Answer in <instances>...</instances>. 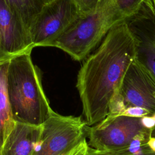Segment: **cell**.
Wrapping results in <instances>:
<instances>
[{"label":"cell","mask_w":155,"mask_h":155,"mask_svg":"<svg viewBox=\"0 0 155 155\" xmlns=\"http://www.w3.org/2000/svg\"><path fill=\"white\" fill-rule=\"evenodd\" d=\"M136 41L124 21L108 32L97 48L84 60L76 88L87 125H94L110 113L111 102L136 57Z\"/></svg>","instance_id":"obj_1"},{"label":"cell","mask_w":155,"mask_h":155,"mask_svg":"<svg viewBox=\"0 0 155 155\" xmlns=\"http://www.w3.org/2000/svg\"><path fill=\"white\" fill-rule=\"evenodd\" d=\"M31 51L9 60L7 93L16 122L41 126L53 110L44 92L39 70L32 62Z\"/></svg>","instance_id":"obj_2"},{"label":"cell","mask_w":155,"mask_h":155,"mask_svg":"<svg viewBox=\"0 0 155 155\" xmlns=\"http://www.w3.org/2000/svg\"><path fill=\"white\" fill-rule=\"evenodd\" d=\"M126 19L115 0H102L90 13L82 15L52 44L77 61L84 60L113 27Z\"/></svg>","instance_id":"obj_3"},{"label":"cell","mask_w":155,"mask_h":155,"mask_svg":"<svg viewBox=\"0 0 155 155\" xmlns=\"http://www.w3.org/2000/svg\"><path fill=\"white\" fill-rule=\"evenodd\" d=\"M87 124L81 117L62 116L54 111L41 125V134L33 155H71L87 139Z\"/></svg>","instance_id":"obj_4"},{"label":"cell","mask_w":155,"mask_h":155,"mask_svg":"<svg viewBox=\"0 0 155 155\" xmlns=\"http://www.w3.org/2000/svg\"><path fill=\"white\" fill-rule=\"evenodd\" d=\"M143 119L110 113L99 122L87 127V143L89 147L101 151L121 148L136 135L150 127L146 125Z\"/></svg>","instance_id":"obj_5"},{"label":"cell","mask_w":155,"mask_h":155,"mask_svg":"<svg viewBox=\"0 0 155 155\" xmlns=\"http://www.w3.org/2000/svg\"><path fill=\"white\" fill-rule=\"evenodd\" d=\"M81 16L73 0H53L45 4L29 29L34 47H51Z\"/></svg>","instance_id":"obj_6"},{"label":"cell","mask_w":155,"mask_h":155,"mask_svg":"<svg viewBox=\"0 0 155 155\" xmlns=\"http://www.w3.org/2000/svg\"><path fill=\"white\" fill-rule=\"evenodd\" d=\"M116 95L124 108L140 107L155 116V77L136 57L129 65Z\"/></svg>","instance_id":"obj_7"},{"label":"cell","mask_w":155,"mask_h":155,"mask_svg":"<svg viewBox=\"0 0 155 155\" xmlns=\"http://www.w3.org/2000/svg\"><path fill=\"white\" fill-rule=\"evenodd\" d=\"M33 48L29 32L18 15L5 0H0V62Z\"/></svg>","instance_id":"obj_8"},{"label":"cell","mask_w":155,"mask_h":155,"mask_svg":"<svg viewBox=\"0 0 155 155\" xmlns=\"http://www.w3.org/2000/svg\"><path fill=\"white\" fill-rule=\"evenodd\" d=\"M125 21L136 41V58L155 77V15L152 5L144 2Z\"/></svg>","instance_id":"obj_9"},{"label":"cell","mask_w":155,"mask_h":155,"mask_svg":"<svg viewBox=\"0 0 155 155\" xmlns=\"http://www.w3.org/2000/svg\"><path fill=\"white\" fill-rule=\"evenodd\" d=\"M41 130V125L16 122L3 143L0 155H33Z\"/></svg>","instance_id":"obj_10"},{"label":"cell","mask_w":155,"mask_h":155,"mask_svg":"<svg viewBox=\"0 0 155 155\" xmlns=\"http://www.w3.org/2000/svg\"><path fill=\"white\" fill-rule=\"evenodd\" d=\"M9 60L0 62V151L15 124L7 93V74Z\"/></svg>","instance_id":"obj_11"},{"label":"cell","mask_w":155,"mask_h":155,"mask_svg":"<svg viewBox=\"0 0 155 155\" xmlns=\"http://www.w3.org/2000/svg\"><path fill=\"white\" fill-rule=\"evenodd\" d=\"M5 1L18 15L28 32L30 27L45 5L42 0H5Z\"/></svg>","instance_id":"obj_12"},{"label":"cell","mask_w":155,"mask_h":155,"mask_svg":"<svg viewBox=\"0 0 155 155\" xmlns=\"http://www.w3.org/2000/svg\"><path fill=\"white\" fill-rule=\"evenodd\" d=\"M151 132V127L136 135L125 147L108 152L113 155H155L149 143Z\"/></svg>","instance_id":"obj_13"},{"label":"cell","mask_w":155,"mask_h":155,"mask_svg":"<svg viewBox=\"0 0 155 155\" xmlns=\"http://www.w3.org/2000/svg\"><path fill=\"white\" fill-rule=\"evenodd\" d=\"M116 5L127 19L135 15L141 8L146 0H115Z\"/></svg>","instance_id":"obj_14"},{"label":"cell","mask_w":155,"mask_h":155,"mask_svg":"<svg viewBox=\"0 0 155 155\" xmlns=\"http://www.w3.org/2000/svg\"><path fill=\"white\" fill-rule=\"evenodd\" d=\"M81 15L93 12L102 0H73Z\"/></svg>","instance_id":"obj_15"},{"label":"cell","mask_w":155,"mask_h":155,"mask_svg":"<svg viewBox=\"0 0 155 155\" xmlns=\"http://www.w3.org/2000/svg\"><path fill=\"white\" fill-rule=\"evenodd\" d=\"M119 114L136 117H152L153 116L149 111L140 107H128L119 113Z\"/></svg>","instance_id":"obj_16"},{"label":"cell","mask_w":155,"mask_h":155,"mask_svg":"<svg viewBox=\"0 0 155 155\" xmlns=\"http://www.w3.org/2000/svg\"><path fill=\"white\" fill-rule=\"evenodd\" d=\"M88 145L87 143V139L84 140L75 150L71 155H86Z\"/></svg>","instance_id":"obj_17"},{"label":"cell","mask_w":155,"mask_h":155,"mask_svg":"<svg viewBox=\"0 0 155 155\" xmlns=\"http://www.w3.org/2000/svg\"><path fill=\"white\" fill-rule=\"evenodd\" d=\"M86 155H113L108 151L96 150L88 146Z\"/></svg>","instance_id":"obj_18"},{"label":"cell","mask_w":155,"mask_h":155,"mask_svg":"<svg viewBox=\"0 0 155 155\" xmlns=\"http://www.w3.org/2000/svg\"><path fill=\"white\" fill-rule=\"evenodd\" d=\"M151 136L152 137H155V124L151 127Z\"/></svg>","instance_id":"obj_19"},{"label":"cell","mask_w":155,"mask_h":155,"mask_svg":"<svg viewBox=\"0 0 155 155\" xmlns=\"http://www.w3.org/2000/svg\"><path fill=\"white\" fill-rule=\"evenodd\" d=\"M151 3H152V6H153V10L154 12V13L155 15V0H151Z\"/></svg>","instance_id":"obj_20"},{"label":"cell","mask_w":155,"mask_h":155,"mask_svg":"<svg viewBox=\"0 0 155 155\" xmlns=\"http://www.w3.org/2000/svg\"><path fill=\"white\" fill-rule=\"evenodd\" d=\"M42 1H44V4H48V3H49V2H51V1H53V0H42Z\"/></svg>","instance_id":"obj_21"},{"label":"cell","mask_w":155,"mask_h":155,"mask_svg":"<svg viewBox=\"0 0 155 155\" xmlns=\"http://www.w3.org/2000/svg\"><path fill=\"white\" fill-rule=\"evenodd\" d=\"M146 3L151 4V0H146Z\"/></svg>","instance_id":"obj_22"}]
</instances>
